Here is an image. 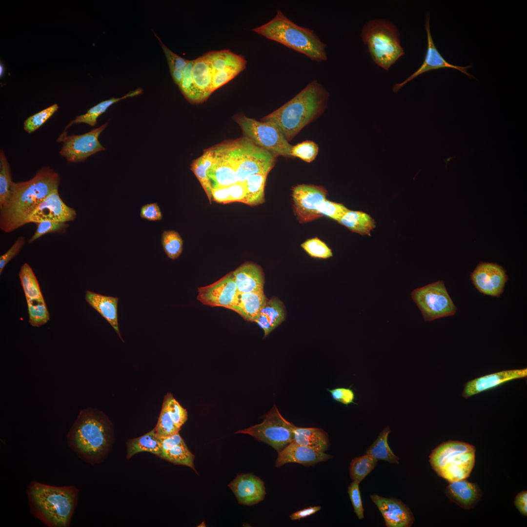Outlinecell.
<instances>
[{
  "label": "cell",
  "instance_id": "obj_1",
  "mask_svg": "<svg viewBox=\"0 0 527 527\" xmlns=\"http://www.w3.org/2000/svg\"><path fill=\"white\" fill-rule=\"evenodd\" d=\"M59 174L49 167H43L31 179L14 182L10 198L0 208V228L11 232L28 223L30 216L51 192L58 189Z\"/></svg>",
  "mask_w": 527,
  "mask_h": 527
},
{
  "label": "cell",
  "instance_id": "obj_2",
  "mask_svg": "<svg viewBox=\"0 0 527 527\" xmlns=\"http://www.w3.org/2000/svg\"><path fill=\"white\" fill-rule=\"evenodd\" d=\"M68 446L82 460L92 465L108 457L113 443L112 425L102 413L81 410L66 436Z\"/></svg>",
  "mask_w": 527,
  "mask_h": 527
},
{
  "label": "cell",
  "instance_id": "obj_3",
  "mask_svg": "<svg viewBox=\"0 0 527 527\" xmlns=\"http://www.w3.org/2000/svg\"><path fill=\"white\" fill-rule=\"evenodd\" d=\"M80 489L31 481L26 493L31 513L49 527H68L76 508Z\"/></svg>",
  "mask_w": 527,
  "mask_h": 527
},
{
  "label": "cell",
  "instance_id": "obj_4",
  "mask_svg": "<svg viewBox=\"0 0 527 527\" xmlns=\"http://www.w3.org/2000/svg\"><path fill=\"white\" fill-rule=\"evenodd\" d=\"M328 97L323 86L313 81L290 101L264 117L263 121L276 125L289 141L324 110Z\"/></svg>",
  "mask_w": 527,
  "mask_h": 527
},
{
  "label": "cell",
  "instance_id": "obj_5",
  "mask_svg": "<svg viewBox=\"0 0 527 527\" xmlns=\"http://www.w3.org/2000/svg\"><path fill=\"white\" fill-rule=\"evenodd\" d=\"M251 30L302 53L312 61L320 62L327 60L326 44L314 31L295 24L280 9L272 20Z\"/></svg>",
  "mask_w": 527,
  "mask_h": 527
},
{
  "label": "cell",
  "instance_id": "obj_6",
  "mask_svg": "<svg viewBox=\"0 0 527 527\" xmlns=\"http://www.w3.org/2000/svg\"><path fill=\"white\" fill-rule=\"evenodd\" d=\"M475 450L468 443L449 440L432 450L429 462L437 474L449 483L466 479L474 467Z\"/></svg>",
  "mask_w": 527,
  "mask_h": 527
},
{
  "label": "cell",
  "instance_id": "obj_7",
  "mask_svg": "<svg viewBox=\"0 0 527 527\" xmlns=\"http://www.w3.org/2000/svg\"><path fill=\"white\" fill-rule=\"evenodd\" d=\"M361 37L374 61L384 69L388 70L404 54L398 30L389 21H369L364 26Z\"/></svg>",
  "mask_w": 527,
  "mask_h": 527
},
{
  "label": "cell",
  "instance_id": "obj_8",
  "mask_svg": "<svg viewBox=\"0 0 527 527\" xmlns=\"http://www.w3.org/2000/svg\"><path fill=\"white\" fill-rule=\"evenodd\" d=\"M218 147L234 164L240 182L251 175L268 174L275 163V155L246 137Z\"/></svg>",
  "mask_w": 527,
  "mask_h": 527
},
{
  "label": "cell",
  "instance_id": "obj_9",
  "mask_svg": "<svg viewBox=\"0 0 527 527\" xmlns=\"http://www.w3.org/2000/svg\"><path fill=\"white\" fill-rule=\"evenodd\" d=\"M235 121L245 137L256 145L275 155L291 156L292 145L275 124L244 116H237Z\"/></svg>",
  "mask_w": 527,
  "mask_h": 527
},
{
  "label": "cell",
  "instance_id": "obj_10",
  "mask_svg": "<svg viewBox=\"0 0 527 527\" xmlns=\"http://www.w3.org/2000/svg\"><path fill=\"white\" fill-rule=\"evenodd\" d=\"M296 426L287 421L275 405L264 416L263 421L235 433L249 435L274 448L277 452L293 441Z\"/></svg>",
  "mask_w": 527,
  "mask_h": 527
},
{
  "label": "cell",
  "instance_id": "obj_11",
  "mask_svg": "<svg viewBox=\"0 0 527 527\" xmlns=\"http://www.w3.org/2000/svg\"><path fill=\"white\" fill-rule=\"evenodd\" d=\"M411 296L426 321L454 315L457 308L442 281L414 289Z\"/></svg>",
  "mask_w": 527,
  "mask_h": 527
},
{
  "label": "cell",
  "instance_id": "obj_12",
  "mask_svg": "<svg viewBox=\"0 0 527 527\" xmlns=\"http://www.w3.org/2000/svg\"><path fill=\"white\" fill-rule=\"evenodd\" d=\"M106 122L100 127L81 135L60 136L57 142H62L60 155L69 163L84 162L89 156L105 149L99 141V137L107 127Z\"/></svg>",
  "mask_w": 527,
  "mask_h": 527
},
{
  "label": "cell",
  "instance_id": "obj_13",
  "mask_svg": "<svg viewBox=\"0 0 527 527\" xmlns=\"http://www.w3.org/2000/svg\"><path fill=\"white\" fill-rule=\"evenodd\" d=\"M327 192L324 188L311 185L300 184L292 191L293 207L298 221L305 223L321 217L317 209L325 200Z\"/></svg>",
  "mask_w": 527,
  "mask_h": 527
},
{
  "label": "cell",
  "instance_id": "obj_14",
  "mask_svg": "<svg viewBox=\"0 0 527 527\" xmlns=\"http://www.w3.org/2000/svg\"><path fill=\"white\" fill-rule=\"evenodd\" d=\"M430 16L428 12L426 14L424 24L427 35V48L424 60L421 66L405 80L400 83L395 84L393 87V91L397 92L403 86L420 75L429 71L443 68L456 69L465 74L469 78L474 77L467 73V70L472 67V65L466 66L455 65L448 62L442 56L436 48L433 40L429 23Z\"/></svg>",
  "mask_w": 527,
  "mask_h": 527
},
{
  "label": "cell",
  "instance_id": "obj_15",
  "mask_svg": "<svg viewBox=\"0 0 527 527\" xmlns=\"http://www.w3.org/2000/svg\"><path fill=\"white\" fill-rule=\"evenodd\" d=\"M470 279L480 293L498 298L504 290L508 276L502 266L494 263L481 262L471 273Z\"/></svg>",
  "mask_w": 527,
  "mask_h": 527
},
{
  "label": "cell",
  "instance_id": "obj_16",
  "mask_svg": "<svg viewBox=\"0 0 527 527\" xmlns=\"http://www.w3.org/2000/svg\"><path fill=\"white\" fill-rule=\"evenodd\" d=\"M198 292L197 299L202 304L229 309L238 293L232 272L211 284L198 288Z\"/></svg>",
  "mask_w": 527,
  "mask_h": 527
},
{
  "label": "cell",
  "instance_id": "obj_17",
  "mask_svg": "<svg viewBox=\"0 0 527 527\" xmlns=\"http://www.w3.org/2000/svg\"><path fill=\"white\" fill-rule=\"evenodd\" d=\"M76 216V211L63 202L58 189H56L39 204L29 218L28 223L44 221L68 223L74 221Z\"/></svg>",
  "mask_w": 527,
  "mask_h": 527
},
{
  "label": "cell",
  "instance_id": "obj_18",
  "mask_svg": "<svg viewBox=\"0 0 527 527\" xmlns=\"http://www.w3.org/2000/svg\"><path fill=\"white\" fill-rule=\"evenodd\" d=\"M240 505L251 506L264 500V482L253 473L237 474L228 485Z\"/></svg>",
  "mask_w": 527,
  "mask_h": 527
},
{
  "label": "cell",
  "instance_id": "obj_19",
  "mask_svg": "<svg viewBox=\"0 0 527 527\" xmlns=\"http://www.w3.org/2000/svg\"><path fill=\"white\" fill-rule=\"evenodd\" d=\"M381 512L387 527H409L414 521L412 512L401 501L377 494L370 496Z\"/></svg>",
  "mask_w": 527,
  "mask_h": 527
},
{
  "label": "cell",
  "instance_id": "obj_20",
  "mask_svg": "<svg viewBox=\"0 0 527 527\" xmlns=\"http://www.w3.org/2000/svg\"><path fill=\"white\" fill-rule=\"evenodd\" d=\"M275 461L276 467H281L287 463H298L305 466H313L319 462L327 461L333 456L324 452L316 450L299 445L293 441L278 452Z\"/></svg>",
  "mask_w": 527,
  "mask_h": 527
},
{
  "label": "cell",
  "instance_id": "obj_21",
  "mask_svg": "<svg viewBox=\"0 0 527 527\" xmlns=\"http://www.w3.org/2000/svg\"><path fill=\"white\" fill-rule=\"evenodd\" d=\"M159 438L161 453L159 457L175 465L188 466L198 474L194 465L195 456L179 432Z\"/></svg>",
  "mask_w": 527,
  "mask_h": 527
},
{
  "label": "cell",
  "instance_id": "obj_22",
  "mask_svg": "<svg viewBox=\"0 0 527 527\" xmlns=\"http://www.w3.org/2000/svg\"><path fill=\"white\" fill-rule=\"evenodd\" d=\"M527 376V368L506 370L470 380L464 386L462 396L468 398L506 382Z\"/></svg>",
  "mask_w": 527,
  "mask_h": 527
},
{
  "label": "cell",
  "instance_id": "obj_23",
  "mask_svg": "<svg viewBox=\"0 0 527 527\" xmlns=\"http://www.w3.org/2000/svg\"><path fill=\"white\" fill-rule=\"evenodd\" d=\"M445 493L450 501L465 509L473 508L482 496L479 486L466 479L450 482Z\"/></svg>",
  "mask_w": 527,
  "mask_h": 527
},
{
  "label": "cell",
  "instance_id": "obj_24",
  "mask_svg": "<svg viewBox=\"0 0 527 527\" xmlns=\"http://www.w3.org/2000/svg\"><path fill=\"white\" fill-rule=\"evenodd\" d=\"M213 150L215 161L207 172L211 187L228 186L238 182L236 170L232 162L218 146Z\"/></svg>",
  "mask_w": 527,
  "mask_h": 527
},
{
  "label": "cell",
  "instance_id": "obj_25",
  "mask_svg": "<svg viewBox=\"0 0 527 527\" xmlns=\"http://www.w3.org/2000/svg\"><path fill=\"white\" fill-rule=\"evenodd\" d=\"M238 293L264 290V276L261 267L252 262H245L232 271Z\"/></svg>",
  "mask_w": 527,
  "mask_h": 527
},
{
  "label": "cell",
  "instance_id": "obj_26",
  "mask_svg": "<svg viewBox=\"0 0 527 527\" xmlns=\"http://www.w3.org/2000/svg\"><path fill=\"white\" fill-rule=\"evenodd\" d=\"M267 300L264 290L244 293L238 292L230 309L245 320L255 322Z\"/></svg>",
  "mask_w": 527,
  "mask_h": 527
},
{
  "label": "cell",
  "instance_id": "obj_27",
  "mask_svg": "<svg viewBox=\"0 0 527 527\" xmlns=\"http://www.w3.org/2000/svg\"><path fill=\"white\" fill-rule=\"evenodd\" d=\"M85 300L108 322L122 340L118 325V298L104 296L87 290Z\"/></svg>",
  "mask_w": 527,
  "mask_h": 527
},
{
  "label": "cell",
  "instance_id": "obj_28",
  "mask_svg": "<svg viewBox=\"0 0 527 527\" xmlns=\"http://www.w3.org/2000/svg\"><path fill=\"white\" fill-rule=\"evenodd\" d=\"M286 311L283 302L277 297L267 300L255 322L263 329L264 338L285 320Z\"/></svg>",
  "mask_w": 527,
  "mask_h": 527
},
{
  "label": "cell",
  "instance_id": "obj_29",
  "mask_svg": "<svg viewBox=\"0 0 527 527\" xmlns=\"http://www.w3.org/2000/svg\"><path fill=\"white\" fill-rule=\"evenodd\" d=\"M293 441L317 451L325 452L330 447L328 435L317 427H300L294 429Z\"/></svg>",
  "mask_w": 527,
  "mask_h": 527
},
{
  "label": "cell",
  "instance_id": "obj_30",
  "mask_svg": "<svg viewBox=\"0 0 527 527\" xmlns=\"http://www.w3.org/2000/svg\"><path fill=\"white\" fill-rule=\"evenodd\" d=\"M142 89L138 88L137 89L129 92L121 98H112L101 101L92 107L90 108L84 114L77 116L75 119L71 121L65 127L64 131L61 135V136L67 134L66 130L74 124L84 123L94 127L97 123V119L101 114L104 113L107 109L114 103L123 100L124 99L138 95L142 93Z\"/></svg>",
  "mask_w": 527,
  "mask_h": 527
},
{
  "label": "cell",
  "instance_id": "obj_31",
  "mask_svg": "<svg viewBox=\"0 0 527 527\" xmlns=\"http://www.w3.org/2000/svg\"><path fill=\"white\" fill-rule=\"evenodd\" d=\"M204 56L212 73L227 68H235L243 71L246 67V61L244 57L228 50L209 52L204 54Z\"/></svg>",
  "mask_w": 527,
  "mask_h": 527
},
{
  "label": "cell",
  "instance_id": "obj_32",
  "mask_svg": "<svg viewBox=\"0 0 527 527\" xmlns=\"http://www.w3.org/2000/svg\"><path fill=\"white\" fill-rule=\"evenodd\" d=\"M338 223L361 235L370 236L371 231L376 227L375 220L369 214L360 211L349 210Z\"/></svg>",
  "mask_w": 527,
  "mask_h": 527
},
{
  "label": "cell",
  "instance_id": "obj_33",
  "mask_svg": "<svg viewBox=\"0 0 527 527\" xmlns=\"http://www.w3.org/2000/svg\"><path fill=\"white\" fill-rule=\"evenodd\" d=\"M126 445L127 459L141 452H150L158 457L161 453L160 438L155 428L140 437L128 440Z\"/></svg>",
  "mask_w": 527,
  "mask_h": 527
},
{
  "label": "cell",
  "instance_id": "obj_34",
  "mask_svg": "<svg viewBox=\"0 0 527 527\" xmlns=\"http://www.w3.org/2000/svg\"><path fill=\"white\" fill-rule=\"evenodd\" d=\"M215 161L213 148L205 151L203 154L194 160L190 169L197 177L209 200L211 202V185L207 172Z\"/></svg>",
  "mask_w": 527,
  "mask_h": 527
},
{
  "label": "cell",
  "instance_id": "obj_35",
  "mask_svg": "<svg viewBox=\"0 0 527 527\" xmlns=\"http://www.w3.org/2000/svg\"><path fill=\"white\" fill-rule=\"evenodd\" d=\"M192 77L196 86L207 99L212 93V72L204 55L194 60Z\"/></svg>",
  "mask_w": 527,
  "mask_h": 527
},
{
  "label": "cell",
  "instance_id": "obj_36",
  "mask_svg": "<svg viewBox=\"0 0 527 527\" xmlns=\"http://www.w3.org/2000/svg\"><path fill=\"white\" fill-rule=\"evenodd\" d=\"M268 174H257L249 176L244 181L246 195L243 203L251 206L265 202L264 187Z\"/></svg>",
  "mask_w": 527,
  "mask_h": 527
},
{
  "label": "cell",
  "instance_id": "obj_37",
  "mask_svg": "<svg viewBox=\"0 0 527 527\" xmlns=\"http://www.w3.org/2000/svg\"><path fill=\"white\" fill-rule=\"evenodd\" d=\"M390 429L386 427L379 435L376 440L366 450V454L370 455L378 460L387 461L391 464H399V458L390 449L387 438Z\"/></svg>",
  "mask_w": 527,
  "mask_h": 527
},
{
  "label": "cell",
  "instance_id": "obj_38",
  "mask_svg": "<svg viewBox=\"0 0 527 527\" xmlns=\"http://www.w3.org/2000/svg\"><path fill=\"white\" fill-rule=\"evenodd\" d=\"M194 60L189 61L183 70L182 80L178 85L185 98L192 103H200L206 98L196 86L192 77Z\"/></svg>",
  "mask_w": 527,
  "mask_h": 527
},
{
  "label": "cell",
  "instance_id": "obj_39",
  "mask_svg": "<svg viewBox=\"0 0 527 527\" xmlns=\"http://www.w3.org/2000/svg\"><path fill=\"white\" fill-rule=\"evenodd\" d=\"M378 460L372 456L366 454L355 457L350 463V477L353 481L360 483L376 466Z\"/></svg>",
  "mask_w": 527,
  "mask_h": 527
},
{
  "label": "cell",
  "instance_id": "obj_40",
  "mask_svg": "<svg viewBox=\"0 0 527 527\" xmlns=\"http://www.w3.org/2000/svg\"><path fill=\"white\" fill-rule=\"evenodd\" d=\"M19 276L26 299L43 297L37 279L28 264L25 263L21 266Z\"/></svg>",
  "mask_w": 527,
  "mask_h": 527
},
{
  "label": "cell",
  "instance_id": "obj_41",
  "mask_svg": "<svg viewBox=\"0 0 527 527\" xmlns=\"http://www.w3.org/2000/svg\"><path fill=\"white\" fill-rule=\"evenodd\" d=\"M14 182L9 162L2 149L0 150V208L8 201Z\"/></svg>",
  "mask_w": 527,
  "mask_h": 527
},
{
  "label": "cell",
  "instance_id": "obj_42",
  "mask_svg": "<svg viewBox=\"0 0 527 527\" xmlns=\"http://www.w3.org/2000/svg\"><path fill=\"white\" fill-rule=\"evenodd\" d=\"M29 323L33 326L39 327L49 320V313L43 298L26 299Z\"/></svg>",
  "mask_w": 527,
  "mask_h": 527
},
{
  "label": "cell",
  "instance_id": "obj_43",
  "mask_svg": "<svg viewBox=\"0 0 527 527\" xmlns=\"http://www.w3.org/2000/svg\"><path fill=\"white\" fill-rule=\"evenodd\" d=\"M163 249L169 259L175 260L182 254L183 240L180 234L174 230H164L161 238Z\"/></svg>",
  "mask_w": 527,
  "mask_h": 527
},
{
  "label": "cell",
  "instance_id": "obj_44",
  "mask_svg": "<svg viewBox=\"0 0 527 527\" xmlns=\"http://www.w3.org/2000/svg\"><path fill=\"white\" fill-rule=\"evenodd\" d=\"M58 108V105L55 103L29 117L24 122V130L28 133L35 131L53 116Z\"/></svg>",
  "mask_w": 527,
  "mask_h": 527
},
{
  "label": "cell",
  "instance_id": "obj_45",
  "mask_svg": "<svg viewBox=\"0 0 527 527\" xmlns=\"http://www.w3.org/2000/svg\"><path fill=\"white\" fill-rule=\"evenodd\" d=\"M301 247L311 257L317 258L327 259L333 256L330 248L318 238H314L305 241Z\"/></svg>",
  "mask_w": 527,
  "mask_h": 527
},
{
  "label": "cell",
  "instance_id": "obj_46",
  "mask_svg": "<svg viewBox=\"0 0 527 527\" xmlns=\"http://www.w3.org/2000/svg\"><path fill=\"white\" fill-rule=\"evenodd\" d=\"M34 235L28 240L30 243L44 235L49 233H64L69 227L68 223L44 221L38 222Z\"/></svg>",
  "mask_w": 527,
  "mask_h": 527
},
{
  "label": "cell",
  "instance_id": "obj_47",
  "mask_svg": "<svg viewBox=\"0 0 527 527\" xmlns=\"http://www.w3.org/2000/svg\"><path fill=\"white\" fill-rule=\"evenodd\" d=\"M163 403L165 405L174 424L180 429L187 419L186 410L180 405L171 394H168L165 396Z\"/></svg>",
  "mask_w": 527,
  "mask_h": 527
},
{
  "label": "cell",
  "instance_id": "obj_48",
  "mask_svg": "<svg viewBox=\"0 0 527 527\" xmlns=\"http://www.w3.org/2000/svg\"><path fill=\"white\" fill-rule=\"evenodd\" d=\"M155 429L159 437L175 434L180 430L174 424L164 403Z\"/></svg>",
  "mask_w": 527,
  "mask_h": 527
},
{
  "label": "cell",
  "instance_id": "obj_49",
  "mask_svg": "<svg viewBox=\"0 0 527 527\" xmlns=\"http://www.w3.org/2000/svg\"><path fill=\"white\" fill-rule=\"evenodd\" d=\"M349 210L344 205L327 200L324 201L318 207V212L322 217L326 216L338 222Z\"/></svg>",
  "mask_w": 527,
  "mask_h": 527
},
{
  "label": "cell",
  "instance_id": "obj_50",
  "mask_svg": "<svg viewBox=\"0 0 527 527\" xmlns=\"http://www.w3.org/2000/svg\"><path fill=\"white\" fill-rule=\"evenodd\" d=\"M318 152V146L314 142L307 141L292 146L291 156L299 158L302 160L310 162L316 157Z\"/></svg>",
  "mask_w": 527,
  "mask_h": 527
},
{
  "label": "cell",
  "instance_id": "obj_51",
  "mask_svg": "<svg viewBox=\"0 0 527 527\" xmlns=\"http://www.w3.org/2000/svg\"><path fill=\"white\" fill-rule=\"evenodd\" d=\"M241 71H242L237 68H227L213 72L212 92L232 80Z\"/></svg>",
  "mask_w": 527,
  "mask_h": 527
},
{
  "label": "cell",
  "instance_id": "obj_52",
  "mask_svg": "<svg viewBox=\"0 0 527 527\" xmlns=\"http://www.w3.org/2000/svg\"><path fill=\"white\" fill-rule=\"evenodd\" d=\"M154 34L159 40L163 49L169 67L170 72L175 70L183 71L189 60H185L174 53L163 44L155 33Z\"/></svg>",
  "mask_w": 527,
  "mask_h": 527
},
{
  "label": "cell",
  "instance_id": "obj_53",
  "mask_svg": "<svg viewBox=\"0 0 527 527\" xmlns=\"http://www.w3.org/2000/svg\"><path fill=\"white\" fill-rule=\"evenodd\" d=\"M359 484L353 481L348 486L347 492L355 514L359 519H362L364 518V510Z\"/></svg>",
  "mask_w": 527,
  "mask_h": 527
},
{
  "label": "cell",
  "instance_id": "obj_54",
  "mask_svg": "<svg viewBox=\"0 0 527 527\" xmlns=\"http://www.w3.org/2000/svg\"><path fill=\"white\" fill-rule=\"evenodd\" d=\"M25 242L24 236H19L11 247L0 257V275L7 264L21 250Z\"/></svg>",
  "mask_w": 527,
  "mask_h": 527
},
{
  "label": "cell",
  "instance_id": "obj_55",
  "mask_svg": "<svg viewBox=\"0 0 527 527\" xmlns=\"http://www.w3.org/2000/svg\"><path fill=\"white\" fill-rule=\"evenodd\" d=\"M331 394L333 399L347 405L354 403L355 394L350 388L337 387L333 389H327Z\"/></svg>",
  "mask_w": 527,
  "mask_h": 527
},
{
  "label": "cell",
  "instance_id": "obj_56",
  "mask_svg": "<svg viewBox=\"0 0 527 527\" xmlns=\"http://www.w3.org/2000/svg\"><path fill=\"white\" fill-rule=\"evenodd\" d=\"M140 217L149 221H161L162 215L157 203H150L142 206L140 209Z\"/></svg>",
  "mask_w": 527,
  "mask_h": 527
},
{
  "label": "cell",
  "instance_id": "obj_57",
  "mask_svg": "<svg viewBox=\"0 0 527 527\" xmlns=\"http://www.w3.org/2000/svg\"><path fill=\"white\" fill-rule=\"evenodd\" d=\"M228 187L231 203H243L246 195V188L244 182H238Z\"/></svg>",
  "mask_w": 527,
  "mask_h": 527
},
{
  "label": "cell",
  "instance_id": "obj_58",
  "mask_svg": "<svg viewBox=\"0 0 527 527\" xmlns=\"http://www.w3.org/2000/svg\"><path fill=\"white\" fill-rule=\"evenodd\" d=\"M212 200L221 203H231L228 186H220L211 188Z\"/></svg>",
  "mask_w": 527,
  "mask_h": 527
},
{
  "label": "cell",
  "instance_id": "obj_59",
  "mask_svg": "<svg viewBox=\"0 0 527 527\" xmlns=\"http://www.w3.org/2000/svg\"><path fill=\"white\" fill-rule=\"evenodd\" d=\"M321 509V507L320 506L314 507L310 506L308 507L304 508L292 513L289 516V517L292 520H300L314 514Z\"/></svg>",
  "mask_w": 527,
  "mask_h": 527
},
{
  "label": "cell",
  "instance_id": "obj_60",
  "mask_svg": "<svg viewBox=\"0 0 527 527\" xmlns=\"http://www.w3.org/2000/svg\"><path fill=\"white\" fill-rule=\"evenodd\" d=\"M527 491L523 490L519 493L514 499V505L521 514L527 516Z\"/></svg>",
  "mask_w": 527,
  "mask_h": 527
},
{
  "label": "cell",
  "instance_id": "obj_61",
  "mask_svg": "<svg viewBox=\"0 0 527 527\" xmlns=\"http://www.w3.org/2000/svg\"><path fill=\"white\" fill-rule=\"evenodd\" d=\"M3 68L2 67V66L1 64L0 65V76H1V74H2V73L3 72Z\"/></svg>",
  "mask_w": 527,
  "mask_h": 527
}]
</instances>
